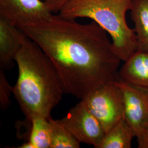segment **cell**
I'll return each mask as SVG.
<instances>
[{"label":"cell","instance_id":"5b68a950","mask_svg":"<svg viewBox=\"0 0 148 148\" xmlns=\"http://www.w3.org/2000/svg\"><path fill=\"white\" fill-rule=\"evenodd\" d=\"M81 143L99 148L106 135L101 122L90 112L82 101L73 107L66 116L59 120Z\"/></svg>","mask_w":148,"mask_h":148},{"label":"cell","instance_id":"2e32d148","mask_svg":"<svg viewBox=\"0 0 148 148\" xmlns=\"http://www.w3.org/2000/svg\"><path fill=\"white\" fill-rule=\"evenodd\" d=\"M138 148H148V128L142 137L138 139Z\"/></svg>","mask_w":148,"mask_h":148},{"label":"cell","instance_id":"9c48e42d","mask_svg":"<svg viewBox=\"0 0 148 148\" xmlns=\"http://www.w3.org/2000/svg\"><path fill=\"white\" fill-rule=\"evenodd\" d=\"M119 72V79L148 90V52L137 50L126 60Z\"/></svg>","mask_w":148,"mask_h":148},{"label":"cell","instance_id":"6da1fadb","mask_svg":"<svg viewBox=\"0 0 148 148\" xmlns=\"http://www.w3.org/2000/svg\"><path fill=\"white\" fill-rule=\"evenodd\" d=\"M16 26L51 60L65 93L82 100L101 86L119 79L121 60L107 32L95 21L82 24L53 14Z\"/></svg>","mask_w":148,"mask_h":148},{"label":"cell","instance_id":"ba28073f","mask_svg":"<svg viewBox=\"0 0 148 148\" xmlns=\"http://www.w3.org/2000/svg\"><path fill=\"white\" fill-rule=\"evenodd\" d=\"M27 36L15 24L0 16V69L12 67Z\"/></svg>","mask_w":148,"mask_h":148},{"label":"cell","instance_id":"9a60e30c","mask_svg":"<svg viewBox=\"0 0 148 148\" xmlns=\"http://www.w3.org/2000/svg\"><path fill=\"white\" fill-rule=\"evenodd\" d=\"M69 0H44L53 13L58 12Z\"/></svg>","mask_w":148,"mask_h":148},{"label":"cell","instance_id":"5bb4252c","mask_svg":"<svg viewBox=\"0 0 148 148\" xmlns=\"http://www.w3.org/2000/svg\"><path fill=\"white\" fill-rule=\"evenodd\" d=\"M13 88L7 81L4 71L0 70V104L2 109H5L10 105V96L13 93Z\"/></svg>","mask_w":148,"mask_h":148},{"label":"cell","instance_id":"8992f818","mask_svg":"<svg viewBox=\"0 0 148 148\" xmlns=\"http://www.w3.org/2000/svg\"><path fill=\"white\" fill-rule=\"evenodd\" d=\"M116 84L123 95L125 119L138 140L148 128V90L130 85L120 79Z\"/></svg>","mask_w":148,"mask_h":148},{"label":"cell","instance_id":"7a4b0ae2","mask_svg":"<svg viewBox=\"0 0 148 148\" xmlns=\"http://www.w3.org/2000/svg\"><path fill=\"white\" fill-rule=\"evenodd\" d=\"M18 78L13 93L27 120L49 119L64 90L51 60L37 43L27 36L16 56Z\"/></svg>","mask_w":148,"mask_h":148},{"label":"cell","instance_id":"4fadbf2b","mask_svg":"<svg viewBox=\"0 0 148 148\" xmlns=\"http://www.w3.org/2000/svg\"><path fill=\"white\" fill-rule=\"evenodd\" d=\"M52 126L51 148H79V140L59 120L49 119Z\"/></svg>","mask_w":148,"mask_h":148},{"label":"cell","instance_id":"30bf717a","mask_svg":"<svg viewBox=\"0 0 148 148\" xmlns=\"http://www.w3.org/2000/svg\"><path fill=\"white\" fill-rule=\"evenodd\" d=\"M130 11L137 38L138 50L148 52V0H132Z\"/></svg>","mask_w":148,"mask_h":148},{"label":"cell","instance_id":"277c9868","mask_svg":"<svg viewBox=\"0 0 148 148\" xmlns=\"http://www.w3.org/2000/svg\"><path fill=\"white\" fill-rule=\"evenodd\" d=\"M116 81L101 86L81 100L101 122L106 133L125 117L123 95Z\"/></svg>","mask_w":148,"mask_h":148},{"label":"cell","instance_id":"7c38bea8","mask_svg":"<svg viewBox=\"0 0 148 148\" xmlns=\"http://www.w3.org/2000/svg\"><path fill=\"white\" fill-rule=\"evenodd\" d=\"M49 119L36 117L32 120V131L27 141L32 148H51L52 126Z\"/></svg>","mask_w":148,"mask_h":148},{"label":"cell","instance_id":"52a82bcc","mask_svg":"<svg viewBox=\"0 0 148 148\" xmlns=\"http://www.w3.org/2000/svg\"><path fill=\"white\" fill-rule=\"evenodd\" d=\"M52 15L44 1L0 0V16L16 25L47 19Z\"/></svg>","mask_w":148,"mask_h":148},{"label":"cell","instance_id":"8fae6325","mask_svg":"<svg viewBox=\"0 0 148 148\" xmlns=\"http://www.w3.org/2000/svg\"><path fill=\"white\" fill-rule=\"evenodd\" d=\"M135 135L124 118L106 133L99 148H130Z\"/></svg>","mask_w":148,"mask_h":148},{"label":"cell","instance_id":"3957f363","mask_svg":"<svg viewBox=\"0 0 148 148\" xmlns=\"http://www.w3.org/2000/svg\"><path fill=\"white\" fill-rule=\"evenodd\" d=\"M132 0H69L59 15L92 19L109 34L115 53L125 62L138 50L137 36L126 21Z\"/></svg>","mask_w":148,"mask_h":148}]
</instances>
